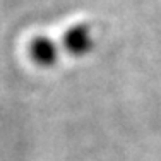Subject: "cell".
I'll return each instance as SVG.
<instances>
[{
	"instance_id": "6da1fadb",
	"label": "cell",
	"mask_w": 161,
	"mask_h": 161,
	"mask_svg": "<svg viewBox=\"0 0 161 161\" xmlns=\"http://www.w3.org/2000/svg\"><path fill=\"white\" fill-rule=\"evenodd\" d=\"M29 55L40 67H52L58 58V47L48 36H36L29 45Z\"/></svg>"
},
{
	"instance_id": "7a4b0ae2",
	"label": "cell",
	"mask_w": 161,
	"mask_h": 161,
	"mask_svg": "<svg viewBox=\"0 0 161 161\" xmlns=\"http://www.w3.org/2000/svg\"><path fill=\"white\" fill-rule=\"evenodd\" d=\"M64 47L69 53L72 55H86L87 52L93 47V34H91L87 26H74L65 33L64 38Z\"/></svg>"
}]
</instances>
